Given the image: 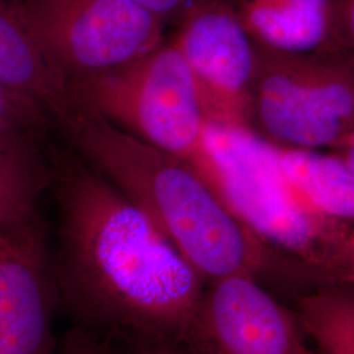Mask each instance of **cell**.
Segmentation results:
<instances>
[{"instance_id":"16","label":"cell","mask_w":354,"mask_h":354,"mask_svg":"<svg viewBox=\"0 0 354 354\" xmlns=\"http://www.w3.org/2000/svg\"><path fill=\"white\" fill-rule=\"evenodd\" d=\"M53 354H108L99 336L86 329L73 327L57 344Z\"/></svg>"},{"instance_id":"21","label":"cell","mask_w":354,"mask_h":354,"mask_svg":"<svg viewBox=\"0 0 354 354\" xmlns=\"http://www.w3.org/2000/svg\"><path fill=\"white\" fill-rule=\"evenodd\" d=\"M346 259H348V279L349 281H354V227L349 236Z\"/></svg>"},{"instance_id":"22","label":"cell","mask_w":354,"mask_h":354,"mask_svg":"<svg viewBox=\"0 0 354 354\" xmlns=\"http://www.w3.org/2000/svg\"><path fill=\"white\" fill-rule=\"evenodd\" d=\"M1 248H4V247H1V245H0V250H1Z\"/></svg>"},{"instance_id":"3","label":"cell","mask_w":354,"mask_h":354,"mask_svg":"<svg viewBox=\"0 0 354 354\" xmlns=\"http://www.w3.org/2000/svg\"><path fill=\"white\" fill-rule=\"evenodd\" d=\"M241 223L260 239L333 279H348L354 225L315 210L295 192L279 147L243 124L207 120L203 153L193 167Z\"/></svg>"},{"instance_id":"13","label":"cell","mask_w":354,"mask_h":354,"mask_svg":"<svg viewBox=\"0 0 354 354\" xmlns=\"http://www.w3.org/2000/svg\"><path fill=\"white\" fill-rule=\"evenodd\" d=\"M279 153L285 176L306 203L326 216L354 225V174L336 152L279 147Z\"/></svg>"},{"instance_id":"2","label":"cell","mask_w":354,"mask_h":354,"mask_svg":"<svg viewBox=\"0 0 354 354\" xmlns=\"http://www.w3.org/2000/svg\"><path fill=\"white\" fill-rule=\"evenodd\" d=\"M51 120L83 160L140 207L205 281L254 276L263 263L260 239L193 167L76 99Z\"/></svg>"},{"instance_id":"7","label":"cell","mask_w":354,"mask_h":354,"mask_svg":"<svg viewBox=\"0 0 354 354\" xmlns=\"http://www.w3.org/2000/svg\"><path fill=\"white\" fill-rule=\"evenodd\" d=\"M181 21L175 45L196 77L207 120L241 124L257 45L228 0H206Z\"/></svg>"},{"instance_id":"19","label":"cell","mask_w":354,"mask_h":354,"mask_svg":"<svg viewBox=\"0 0 354 354\" xmlns=\"http://www.w3.org/2000/svg\"><path fill=\"white\" fill-rule=\"evenodd\" d=\"M354 174V130L333 149Z\"/></svg>"},{"instance_id":"18","label":"cell","mask_w":354,"mask_h":354,"mask_svg":"<svg viewBox=\"0 0 354 354\" xmlns=\"http://www.w3.org/2000/svg\"><path fill=\"white\" fill-rule=\"evenodd\" d=\"M339 45L342 53L354 58V0H340Z\"/></svg>"},{"instance_id":"9","label":"cell","mask_w":354,"mask_h":354,"mask_svg":"<svg viewBox=\"0 0 354 354\" xmlns=\"http://www.w3.org/2000/svg\"><path fill=\"white\" fill-rule=\"evenodd\" d=\"M59 311L44 241L0 250V354H53Z\"/></svg>"},{"instance_id":"6","label":"cell","mask_w":354,"mask_h":354,"mask_svg":"<svg viewBox=\"0 0 354 354\" xmlns=\"http://www.w3.org/2000/svg\"><path fill=\"white\" fill-rule=\"evenodd\" d=\"M268 54L272 58L256 74L261 127L290 149L333 150L354 130V58Z\"/></svg>"},{"instance_id":"10","label":"cell","mask_w":354,"mask_h":354,"mask_svg":"<svg viewBox=\"0 0 354 354\" xmlns=\"http://www.w3.org/2000/svg\"><path fill=\"white\" fill-rule=\"evenodd\" d=\"M259 49L282 55L342 53L340 0H228Z\"/></svg>"},{"instance_id":"20","label":"cell","mask_w":354,"mask_h":354,"mask_svg":"<svg viewBox=\"0 0 354 354\" xmlns=\"http://www.w3.org/2000/svg\"><path fill=\"white\" fill-rule=\"evenodd\" d=\"M137 354H178L159 342H140Z\"/></svg>"},{"instance_id":"8","label":"cell","mask_w":354,"mask_h":354,"mask_svg":"<svg viewBox=\"0 0 354 354\" xmlns=\"http://www.w3.org/2000/svg\"><path fill=\"white\" fill-rule=\"evenodd\" d=\"M196 326L216 354H315L298 317L252 274L210 282Z\"/></svg>"},{"instance_id":"5","label":"cell","mask_w":354,"mask_h":354,"mask_svg":"<svg viewBox=\"0 0 354 354\" xmlns=\"http://www.w3.org/2000/svg\"><path fill=\"white\" fill-rule=\"evenodd\" d=\"M39 49L70 82L160 46L163 20L130 0H13Z\"/></svg>"},{"instance_id":"1","label":"cell","mask_w":354,"mask_h":354,"mask_svg":"<svg viewBox=\"0 0 354 354\" xmlns=\"http://www.w3.org/2000/svg\"><path fill=\"white\" fill-rule=\"evenodd\" d=\"M49 184L58 209L51 272L73 327L159 342L196 326L205 279L140 207L70 153L53 151Z\"/></svg>"},{"instance_id":"4","label":"cell","mask_w":354,"mask_h":354,"mask_svg":"<svg viewBox=\"0 0 354 354\" xmlns=\"http://www.w3.org/2000/svg\"><path fill=\"white\" fill-rule=\"evenodd\" d=\"M71 88L76 100L153 147L198 162L207 117L175 42L120 68L74 80Z\"/></svg>"},{"instance_id":"12","label":"cell","mask_w":354,"mask_h":354,"mask_svg":"<svg viewBox=\"0 0 354 354\" xmlns=\"http://www.w3.org/2000/svg\"><path fill=\"white\" fill-rule=\"evenodd\" d=\"M49 169L38 165L32 140H0V245L44 241L38 197Z\"/></svg>"},{"instance_id":"17","label":"cell","mask_w":354,"mask_h":354,"mask_svg":"<svg viewBox=\"0 0 354 354\" xmlns=\"http://www.w3.org/2000/svg\"><path fill=\"white\" fill-rule=\"evenodd\" d=\"M155 15L160 20L181 17V20L206 0H130Z\"/></svg>"},{"instance_id":"14","label":"cell","mask_w":354,"mask_h":354,"mask_svg":"<svg viewBox=\"0 0 354 354\" xmlns=\"http://www.w3.org/2000/svg\"><path fill=\"white\" fill-rule=\"evenodd\" d=\"M298 322L319 354H354V290L327 286L299 302Z\"/></svg>"},{"instance_id":"15","label":"cell","mask_w":354,"mask_h":354,"mask_svg":"<svg viewBox=\"0 0 354 354\" xmlns=\"http://www.w3.org/2000/svg\"><path fill=\"white\" fill-rule=\"evenodd\" d=\"M49 120L38 104L0 82V140H32Z\"/></svg>"},{"instance_id":"11","label":"cell","mask_w":354,"mask_h":354,"mask_svg":"<svg viewBox=\"0 0 354 354\" xmlns=\"http://www.w3.org/2000/svg\"><path fill=\"white\" fill-rule=\"evenodd\" d=\"M0 82L38 104L51 118L71 102V82L30 36L13 0H0Z\"/></svg>"}]
</instances>
